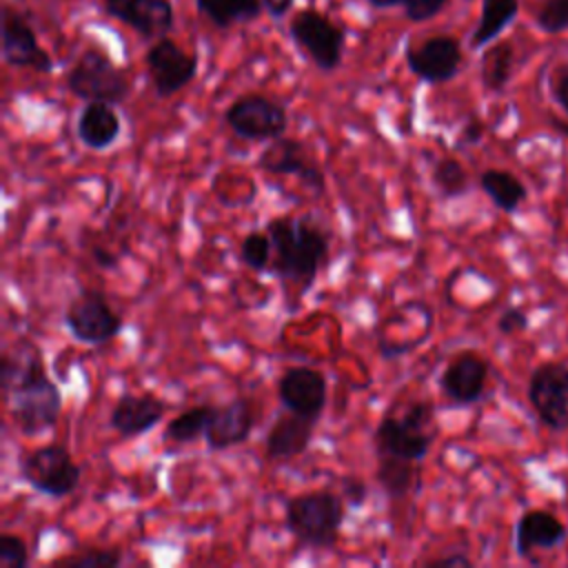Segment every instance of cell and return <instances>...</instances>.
<instances>
[{"instance_id": "cell-1", "label": "cell", "mask_w": 568, "mask_h": 568, "mask_svg": "<svg viewBox=\"0 0 568 568\" xmlns=\"http://www.w3.org/2000/svg\"><path fill=\"white\" fill-rule=\"evenodd\" d=\"M264 231L273 242L268 275L293 282L306 293L328 257V231L311 215H275L266 222Z\"/></svg>"}, {"instance_id": "cell-2", "label": "cell", "mask_w": 568, "mask_h": 568, "mask_svg": "<svg viewBox=\"0 0 568 568\" xmlns=\"http://www.w3.org/2000/svg\"><path fill=\"white\" fill-rule=\"evenodd\" d=\"M4 395L11 404L13 424L24 437H38L51 430L62 415V390L49 377L40 348H31L18 359V371Z\"/></svg>"}, {"instance_id": "cell-3", "label": "cell", "mask_w": 568, "mask_h": 568, "mask_svg": "<svg viewBox=\"0 0 568 568\" xmlns=\"http://www.w3.org/2000/svg\"><path fill=\"white\" fill-rule=\"evenodd\" d=\"M344 517V497L333 490H306L284 501V526L302 548H335Z\"/></svg>"}, {"instance_id": "cell-4", "label": "cell", "mask_w": 568, "mask_h": 568, "mask_svg": "<svg viewBox=\"0 0 568 568\" xmlns=\"http://www.w3.org/2000/svg\"><path fill=\"white\" fill-rule=\"evenodd\" d=\"M67 89L84 102L122 104L131 93V80L102 49L87 47L67 71Z\"/></svg>"}, {"instance_id": "cell-5", "label": "cell", "mask_w": 568, "mask_h": 568, "mask_svg": "<svg viewBox=\"0 0 568 568\" xmlns=\"http://www.w3.org/2000/svg\"><path fill=\"white\" fill-rule=\"evenodd\" d=\"M18 475L31 490L51 499H64L78 488L82 468L64 444L53 442L24 453L18 462Z\"/></svg>"}, {"instance_id": "cell-6", "label": "cell", "mask_w": 568, "mask_h": 568, "mask_svg": "<svg viewBox=\"0 0 568 568\" xmlns=\"http://www.w3.org/2000/svg\"><path fill=\"white\" fill-rule=\"evenodd\" d=\"M62 322L75 342L89 346L106 344L124 328L122 315L113 311L109 297L98 288H82L73 295L64 308Z\"/></svg>"}, {"instance_id": "cell-7", "label": "cell", "mask_w": 568, "mask_h": 568, "mask_svg": "<svg viewBox=\"0 0 568 568\" xmlns=\"http://www.w3.org/2000/svg\"><path fill=\"white\" fill-rule=\"evenodd\" d=\"M224 124L242 140L271 142L286 133L288 113L280 102L262 93H244L226 106Z\"/></svg>"}, {"instance_id": "cell-8", "label": "cell", "mask_w": 568, "mask_h": 568, "mask_svg": "<svg viewBox=\"0 0 568 568\" xmlns=\"http://www.w3.org/2000/svg\"><path fill=\"white\" fill-rule=\"evenodd\" d=\"M293 42L320 71H335L344 55V29L315 9H302L288 24Z\"/></svg>"}, {"instance_id": "cell-9", "label": "cell", "mask_w": 568, "mask_h": 568, "mask_svg": "<svg viewBox=\"0 0 568 568\" xmlns=\"http://www.w3.org/2000/svg\"><path fill=\"white\" fill-rule=\"evenodd\" d=\"M151 84L158 98H171L197 75V55L184 51L175 40L158 38L144 55Z\"/></svg>"}, {"instance_id": "cell-10", "label": "cell", "mask_w": 568, "mask_h": 568, "mask_svg": "<svg viewBox=\"0 0 568 568\" xmlns=\"http://www.w3.org/2000/svg\"><path fill=\"white\" fill-rule=\"evenodd\" d=\"M528 402L550 430L568 428V366L541 364L528 379Z\"/></svg>"}, {"instance_id": "cell-11", "label": "cell", "mask_w": 568, "mask_h": 568, "mask_svg": "<svg viewBox=\"0 0 568 568\" xmlns=\"http://www.w3.org/2000/svg\"><path fill=\"white\" fill-rule=\"evenodd\" d=\"M408 71L426 84H444L459 73L462 47L453 36H430L419 44H408L404 51Z\"/></svg>"}, {"instance_id": "cell-12", "label": "cell", "mask_w": 568, "mask_h": 568, "mask_svg": "<svg viewBox=\"0 0 568 568\" xmlns=\"http://www.w3.org/2000/svg\"><path fill=\"white\" fill-rule=\"evenodd\" d=\"M2 60L16 69H33L49 73L53 69L51 55L40 47L29 20L13 7H2Z\"/></svg>"}, {"instance_id": "cell-13", "label": "cell", "mask_w": 568, "mask_h": 568, "mask_svg": "<svg viewBox=\"0 0 568 568\" xmlns=\"http://www.w3.org/2000/svg\"><path fill=\"white\" fill-rule=\"evenodd\" d=\"M257 169L268 175H297L315 197H322L326 191V178L320 166H315L308 155L306 146L297 138L280 135L266 144V149L257 158Z\"/></svg>"}, {"instance_id": "cell-14", "label": "cell", "mask_w": 568, "mask_h": 568, "mask_svg": "<svg viewBox=\"0 0 568 568\" xmlns=\"http://www.w3.org/2000/svg\"><path fill=\"white\" fill-rule=\"evenodd\" d=\"M277 399L286 410L320 419L328 399L326 375L311 366H288L277 379Z\"/></svg>"}, {"instance_id": "cell-15", "label": "cell", "mask_w": 568, "mask_h": 568, "mask_svg": "<svg viewBox=\"0 0 568 568\" xmlns=\"http://www.w3.org/2000/svg\"><path fill=\"white\" fill-rule=\"evenodd\" d=\"M255 428V406L248 397H233L224 404H215L204 442L213 453L229 450L233 446L244 444Z\"/></svg>"}, {"instance_id": "cell-16", "label": "cell", "mask_w": 568, "mask_h": 568, "mask_svg": "<svg viewBox=\"0 0 568 568\" xmlns=\"http://www.w3.org/2000/svg\"><path fill=\"white\" fill-rule=\"evenodd\" d=\"M488 362L475 351H459L446 366L439 377V388L446 399L457 406L475 404L484 397L488 382Z\"/></svg>"}, {"instance_id": "cell-17", "label": "cell", "mask_w": 568, "mask_h": 568, "mask_svg": "<svg viewBox=\"0 0 568 568\" xmlns=\"http://www.w3.org/2000/svg\"><path fill=\"white\" fill-rule=\"evenodd\" d=\"M166 408L169 404L155 393H122L109 413V426L124 439L138 437L153 430Z\"/></svg>"}, {"instance_id": "cell-18", "label": "cell", "mask_w": 568, "mask_h": 568, "mask_svg": "<svg viewBox=\"0 0 568 568\" xmlns=\"http://www.w3.org/2000/svg\"><path fill=\"white\" fill-rule=\"evenodd\" d=\"M315 424H317V419L284 408L273 419V424L268 426V433L264 437L266 459L268 462H288V459H295L302 453H306L311 446V439L315 435Z\"/></svg>"}, {"instance_id": "cell-19", "label": "cell", "mask_w": 568, "mask_h": 568, "mask_svg": "<svg viewBox=\"0 0 568 568\" xmlns=\"http://www.w3.org/2000/svg\"><path fill=\"white\" fill-rule=\"evenodd\" d=\"M433 442H435V430L410 428L393 413H386L373 433L375 455H395L410 462L424 459Z\"/></svg>"}, {"instance_id": "cell-20", "label": "cell", "mask_w": 568, "mask_h": 568, "mask_svg": "<svg viewBox=\"0 0 568 568\" xmlns=\"http://www.w3.org/2000/svg\"><path fill=\"white\" fill-rule=\"evenodd\" d=\"M104 11L142 38H162L173 29L171 0H104Z\"/></svg>"}, {"instance_id": "cell-21", "label": "cell", "mask_w": 568, "mask_h": 568, "mask_svg": "<svg viewBox=\"0 0 568 568\" xmlns=\"http://www.w3.org/2000/svg\"><path fill=\"white\" fill-rule=\"evenodd\" d=\"M564 521L544 508H530L521 513L515 524V550L524 559H532L535 550H550L566 539Z\"/></svg>"}, {"instance_id": "cell-22", "label": "cell", "mask_w": 568, "mask_h": 568, "mask_svg": "<svg viewBox=\"0 0 568 568\" xmlns=\"http://www.w3.org/2000/svg\"><path fill=\"white\" fill-rule=\"evenodd\" d=\"M75 133L80 142L91 151H104L113 146L122 133V120L115 111V104L84 102L75 122Z\"/></svg>"}, {"instance_id": "cell-23", "label": "cell", "mask_w": 568, "mask_h": 568, "mask_svg": "<svg viewBox=\"0 0 568 568\" xmlns=\"http://www.w3.org/2000/svg\"><path fill=\"white\" fill-rule=\"evenodd\" d=\"M375 484L388 499H404L408 493L422 488L417 462L395 455H377Z\"/></svg>"}, {"instance_id": "cell-24", "label": "cell", "mask_w": 568, "mask_h": 568, "mask_svg": "<svg viewBox=\"0 0 568 568\" xmlns=\"http://www.w3.org/2000/svg\"><path fill=\"white\" fill-rule=\"evenodd\" d=\"M519 0H481V11L475 31L470 33V49L488 47L517 18Z\"/></svg>"}, {"instance_id": "cell-25", "label": "cell", "mask_w": 568, "mask_h": 568, "mask_svg": "<svg viewBox=\"0 0 568 568\" xmlns=\"http://www.w3.org/2000/svg\"><path fill=\"white\" fill-rule=\"evenodd\" d=\"M479 186L488 195V200L506 213H515L526 202V195H528L524 182L515 173L504 169L481 171Z\"/></svg>"}, {"instance_id": "cell-26", "label": "cell", "mask_w": 568, "mask_h": 568, "mask_svg": "<svg viewBox=\"0 0 568 568\" xmlns=\"http://www.w3.org/2000/svg\"><path fill=\"white\" fill-rule=\"evenodd\" d=\"M195 9L217 29L253 22L262 16V0H195Z\"/></svg>"}, {"instance_id": "cell-27", "label": "cell", "mask_w": 568, "mask_h": 568, "mask_svg": "<svg viewBox=\"0 0 568 568\" xmlns=\"http://www.w3.org/2000/svg\"><path fill=\"white\" fill-rule=\"evenodd\" d=\"M513 67H515V49L508 40L488 44L479 62V78L484 89L490 93H501L510 82Z\"/></svg>"}, {"instance_id": "cell-28", "label": "cell", "mask_w": 568, "mask_h": 568, "mask_svg": "<svg viewBox=\"0 0 568 568\" xmlns=\"http://www.w3.org/2000/svg\"><path fill=\"white\" fill-rule=\"evenodd\" d=\"M213 408H215V404H195V406L178 413L164 426L162 439L182 446V444H191V442L204 437Z\"/></svg>"}, {"instance_id": "cell-29", "label": "cell", "mask_w": 568, "mask_h": 568, "mask_svg": "<svg viewBox=\"0 0 568 568\" xmlns=\"http://www.w3.org/2000/svg\"><path fill=\"white\" fill-rule=\"evenodd\" d=\"M430 182H433L435 191L439 193V197H444V200L462 197L470 189L468 171L453 155H442L439 160H435L433 171H430Z\"/></svg>"}, {"instance_id": "cell-30", "label": "cell", "mask_w": 568, "mask_h": 568, "mask_svg": "<svg viewBox=\"0 0 568 568\" xmlns=\"http://www.w3.org/2000/svg\"><path fill=\"white\" fill-rule=\"evenodd\" d=\"M240 260L255 273H268L273 260V242L268 233H248L240 244Z\"/></svg>"}, {"instance_id": "cell-31", "label": "cell", "mask_w": 568, "mask_h": 568, "mask_svg": "<svg viewBox=\"0 0 568 568\" xmlns=\"http://www.w3.org/2000/svg\"><path fill=\"white\" fill-rule=\"evenodd\" d=\"M51 564L67 566V568H115L122 564V555L111 548H89L80 555L55 559Z\"/></svg>"}, {"instance_id": "cell-32", "label": "cell", "mask_w": 568, "mask_h": 568, "mask_svg": "<svg viewBox=\"0 0 568 568\" xmlns=\"http://www.w3.org/2000/svg\"><path fill=\"white\" fill-rule=\"evenodd\" d=\"M535 20L546 33L568 31V0H541Z\"/></svg>"}, {"instance_id": "cell-33", "label": "cell", "mask_w": 568, "mask_h": 568, "mask_svg": "<svg viewBox=\"0 0 568 568\" xmlns=\"http://www.w3.org/2000/svg\"><path fill=\"white\" fill-rule=\"evenodd\" d=\"M29 559V548L22 537L11 532L0 535V568H27Z\"/></svg>"}, {"instance_id": "cell-34", "label": "cell", "mask_w": 568, "mask_h": 568, "mask_svg": "<svg viewBox=\"0 0 568 568\" xmlns=\"http://www.w3.org/2000/svg\"><path fill=\"white\" fill-rule=\"evenodd\" d=\"M399 419L417 430H433V422H435V406L430 399H415L410 404H406L404 413L399 415Z\"/></svg>"}, {"instance_id": "cell-35", "label": "cell", "mask_w": 568, "mask_h": 568, "mask_svg": "<svg viewBox=\"0 0 568 568\" xmlns=\"http://www.w3.org/2000/svg\"><path fill=\"white\" fill-rule=\"evenodd\" d=\"M448 4V0H406L404 13L410 22H426L442 13V9Z\"/></svg>"}, {"instance_id": "cell-36", "label": "cell", "mask_w": 568, "mask_h": 568, "mask_svg": "<svg viewBox=\"0 0 568 568\" xmlns=\"http://www.w3.org/2000/svg\"><path fill=\"white\" fill-rule=\"evenodd\" d=\"M528 324H530V320H528L526 311H521L517 306H508L497 320V331L501 335H519L528 328Z\"/></svg>"}, {"instance_id": "cell-37", "label": "cell", "mask_w": 568, "mask_h": 568, "mask_svg": "<svg viewBox=\"0 0 568 568\" xmlns=\"http://www.w3.org/2000/svg\"><path fill=\"white\" fill-rule=\"evenodd\" d=\"M339 495L344 497V501H346L348 506L359 508V506H364L366 499H368V486H366L364 479L346 475V477L339 479Z\"/></svg>"}, {"instance_id": "cell-38", "label": "cell", "mask_w": 568, "mask_h": 568, "mask_svg": "<svg viewBox=\"0 0 568 568\" xmlns=\"http://www.w3.org/2000/svg\"><path fill=\"white\" fill-rule=\"evenodd\" d=\"M550 95L557 106L568 115V64L559 67L550 78Z\"/></svg>"}, {"instance_id": "cell-39", "label": "cell", "mask_w": 568, "mask_h": 568, "mask_svg": "<svg viewBox=\"0 0 568 568\" xmlns=\"http://www.w3.org/2000/svg\"><path fill=\"white\" fill-rule=\"evenodd\" d=\"M424 339H428V333L419 335V337H417V339H413V342H402V344H393V342H384V339H379L377 351H379V355H382V357H386V359H395V357H402V355H408L410 351H415Z\"/></svg>"}, {"instance_id": "cell-40", "label": "cell", "mask_w": 568, "mask_h": 568, "mask_svg": "<svg viewBox=\"0 0 568 568\" xmlns=\"http://www.w3.org/2000/svg\"><path fill=\"white\" fill-rule=\"evenodd\" d=\"M481 138H484V122L479 118H468L457 135V149L475 146L481 142Z\"/></svg>"}, {"instance_id": "cell-41", "label": "cell", "mask_w": 568, "mask_h": 568, "mask_svg": "<svg viewBox=\"0 0 568 568\" xmlns=\"http://www.w3.org/2000/svg\"><path fill=\"white\" fill-rule=\"evenodd\" d=\"M424 566L428 568H470L473 559L464 552H453V555H442L435 559H426Z\"/></svg>"}, {"instance_id": "cell-42", "label": "cell", "mask_w": 568, "mask_h": 568, "mask_svg": "<svg viewBox=\"0 0 568 568\" xmlns=\"http://www.w3.org/2000/svg\"><path fill=\"white\" fill-rule=\"evenodd\" d=\"M91 255H93V262L104 271H115L118 264H120V257L115 253H111L109 248H102V246H93Z\"/></svg>"}, {"instance_id": "cell-43", "label": "cell", "mask_w": 568, "mask_h": 568, "mask_svg": "<svg viewBox=\"0 0 568 568\" xmlns=\"http://www.w3.org/2000/svg\"><path fill=\"white\" fill-rule=\"evenodd\" d=\"M293 4L295 0H262V7L271 18H284L293 9Z\"/></svg>"}, {"instance_id": "cell-44", "label": "cell", "mask_w": 568, "mask_h": 568, "mask_svg": "<svg viewBox=\"0 0 568 568\" xmlns=\"http://www.w3.org/2000/svg\"><path fill=\"white\" fill-rule=\"evenodd\" d=\"M368 4L373 9H388V7H397V4H406V0H368Z\"/></svg>"}]
</instances>
